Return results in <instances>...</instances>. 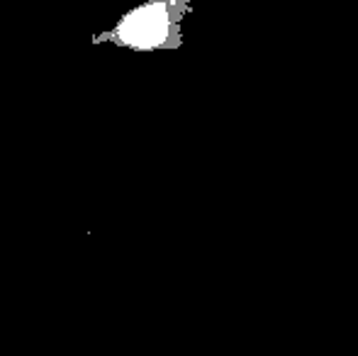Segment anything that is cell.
Returning a JSON list of instances; mask_svg holds the SVG:
<instances>
[{
  "instance_id": "6da1fadb",
  "label": "cell",
  "mask_w": 358,
  "mask_h": 356,
  "mask_svg": "<svg viewBox=\"0 0 358 356\" xmlns=\"http://www.w3.org/2000/svg\"><path fill=\"white\" fill-rule=\"evenodd\" d=\"M113 39L134 52H154L176 44V15L169 3L151 0L142 8L132 10L113 29Z\"/></svg>"
}]
</instances>
